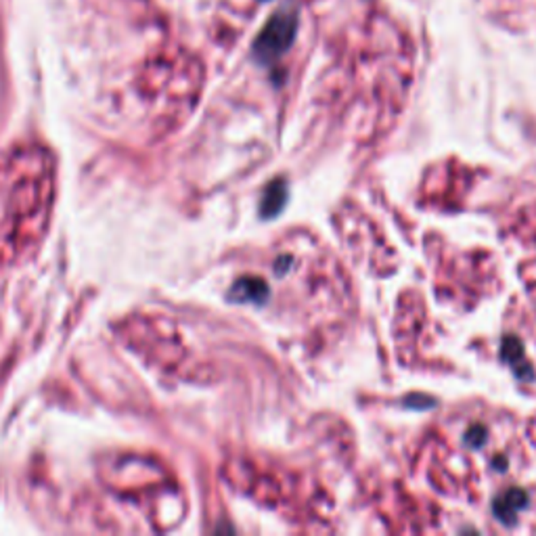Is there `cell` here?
Returning <instances> with one entry per match:
<instances>
[{
	"instance_id": "1",
	"label": "cell",
	"mask_w": 536,
	"mask_h": 536,
	"mask_svg": "<svg viewBox=\"0 0 536 536\" xmlns=\"http://www.w3.org/2000/svg\"><path fill=\"white\" fill-rule=\"evenodd\" d=\"M296 30H298L296 11L291 9L279 11V13L270 17L267 26L262 27L260 36L256 38V44H253V50H256V55L260 57V61L264 63L273 61L290 49L293 43V36H296Z\"/></svg>"
}]
</instances>
